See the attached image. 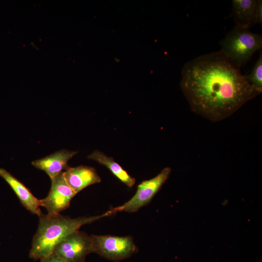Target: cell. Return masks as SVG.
<instances>
[{
	"label": "cell",
	"mask_w": 262,
	"mask_h": 262,
	"mask_svg": "<svg viewBox=\"0 0 262 262\" xmlns=\"http://www.w3.org/2000/svg\"><path fill=\"white\" fill-rule=\"evenodd\" d=\"M40 262H68L54 252L48 256L40 259Z\"/></svg>",
	"instance_id": "14"
},
{
	"label": "cell",
	"mask_w": 262,
	"mask_h": 262,
	"mask_svg": "<svg viewBox=\"0 0 262 262\" xmlns=\"http://www.w3.org/2000/svg\"></svg>",
	"instance_id": "16"
},
{
	"label": "cell",
	"mask_w": 262,
	"mask_h": 262,
	"mask_svg": "<svg viewBox=\"0 0 262 262\" xmlns=\"http://www.w3.org/2000/svg\"><path fill=\"white\" fill-rule=\"evenodd\" d=\"M256 0H233L232 1V13L236 26L249 29L255 24Z\"/></svg>",
	"instance_id": "11"
},
{
	"label": "cell",
	"mask_w": 262,
	"mask_h": 262,
	"mask_svg": "<svg viewBox=\"0 0 262 262\" xmlns=\"http://www.w3.org/2000/svg\"><path fill=\"white\" fill-rule=\"evenodd\" d=\"M63 173L67 184L77 194L86 187L101 181L96 169L90 166H68Z\"/></svg>",
	"instance_id": "9"
},
{
	"label": "cell",
	"mask_w": 262,
	"mask_h": 262,
	"mask_svg": "<svg viewBox=\"0 0 262 262\" xmlns=\"http://www.w3.org/2000/svg\"><path fill=\"white\" fill-rule=\"evenodd\" d=\"M113 214L111 209L100 215L73 218L60 213H42L39 216L37 230L33 238L29 257L37 260L49 256L53 252L58 243L82 226Z\"/></svg>",
	"instance_id": "2"
},
{
	"label": "cell",
	"mask_w": 262,
	"mask_h": 262,
	"mask_svg": "<svg viewBox=\"0 0 262 262\" xmlns=\"http://www.w3.org/2000/svg\"><path fill=\"white\" fill-rule=\"evenodd\" d=\"M0 176L9 184L27 210L38 216L42 214L39 200L21 182L3 168H0Z\"/></svg>",
	"instance_id": "10"
},
{
	"label": "cell",
	"mask_w": 262,
	"mask_h": 262,
	"mask_svg": "<svg viewBox=\"0 0 262 262\" xmlns=\"http://www.w3.org/2000/svg\"><path fill=\"white\" fill-rule=\"evenodd\" d=\"M171 172L170 167H165L154 178L141 182L130 199L121 206L111 209L113 213L119 212L132 213L147 205L168 179Z\"/></svg>",
	"instance_id": "5"
},
{
	"label": "cell",
	"mask_w": 262,
	"mask_h": 262,
	"mask_svg": "<svg viewBox=\"0 0 262 262\" xmlns=\"http://www.w3.org/2000/svg\"><path fill=\"white\" fill-rule=\"evenodd\" d=\"M181 73V88L192 110L213 122L230 116L259 95L221 50L188 61Z\"/></svg>",
	"instance_id": "1"
},
{
	"label": "cell",
	"mask_w": 262,
	"mask_h": 262,
	"mask_svg": "<svg viewBox=\"0 0 262 262\" xmlns=\"http://www.w3.org/2000/svg\"><path fill=\"white\" fill-rule=\"evenodd\" d=\"M92 252L105 259L120 261L131 257L138 247L131 236L92 235Z\"/></svg>",
	"instance_id": "4"
},
{
	"label": "cell",
	"mask_w": 262,
	"mask_h": 262,
	"mask_svg": "<svg viewBox=\"0 0 262 262\" xmlns=\"http://www.w3.org/2000/svg\"><path fill=\"white\" fill-rule=\"evenodd\" d=\"M88 158L106 167L114 176L127 186L131 187L135 184V179L115 162L112 157H108L102 152L95 150Z\"/></svg>",
	"instance_id": "12"
},
{
	"label": "cell",
	"mask_w": 262,
	"mask_h": 262,
	"mask_svg": "<svg viewBox=\"0 0 262 262\" xmlns=\"http://www.w3.org/2000/svg\"><path fill=\"white\" fill-rule=\"evenodd\" d=\"M221 50L231 61L241 67L262 47L261 34L248 29L235 26L220 41Z\"/></svg>",
	"instance_id": "3"
},
{
	"label": "cell",
	"mask_w": 262,
	"mask_h": 262,
	"mask_svg": "<svg viewBox=\"0 0 262 262\" xmlns=\"http://www.w3.org/2000/svg\"><path fill=\"white\" fill-rule=\"evenodd\" d=\"M255 23L262 25V1L257 0V5L255 13Z\"/></svg>",
	"instance_id": "15"
},
{
	"label": "cell",
	"mask_w": 262,
	"mask_h": 262,
	"mask_svg": "<svg viewBox=\"0 0 262 262\" xmlns=\"http://www.w3.org/2000/svg\"><path fill=\"white\" fill-rule=\"evenodd\" d=\"M51 184L48 196L39 200L40 206L44 207L49 214H58L70 205L77 193L66 181L63 172L51 180Z\"/></svg>",
	"instance_id": "7"
},
{
	"label": "cell",
	"mask_w": 262,
	"mask_h": 262,
	"mask_svg": "<svg viewBox=\"0 0 262 262\" xmlns=\"http://www.w3.org/2000/svg\"><path fill=\"white\" fill-rule=\"evenodd\" d=\"M246 78L254 89L259 94L262 92V53L261 51L259 59L255 63L250 74Z\"/></svg>",
	"instance_id": "13"
},
{
	"label": "cell",
	"mask_w": 262,
	"mask_h": 262,
	"mask_svg": "<svg viewBox=\"0 0 262 262\" xmlns=\"http://www.w3.org/2000/svg\"><path fill=\"white\" fill-rule=\"evenodd\" d=\"M78 153L76 151L62 149L32 162L35 168L44 171L52 180L68 167L67 163Z\"/></svg>",
	"instance_id": "8"
},
{
	"label": "cell",
	"mask_w": 262,
	"mask_h": 262,
	"mask_svg": "<svg viewBox=\"0 0 262 262\" xmlns=\"http://www.w3.org/2000/svg\"><path fill=\"white\" fill-rule=\"evenodd\" d=\"M53 252L68 262H85L86 256L93 253L91 236L76 230L58 243Z\"/></svg>",
	"instance_id": "6"
}]
</instances>
